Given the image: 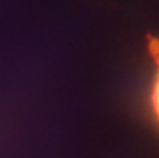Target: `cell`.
<instances>
[{
    "mask_svg": "<svg viewBox=\"0 0 159 158\" xmlns=\"http://www.w3.org/2000/svg\"><path fill=\"white\" fill-rule=\"evenodd\" d=\"M147 52L151 70L145 93V108L149 120L159 133V37H148Z\"/></svg>",
    "mask_w": 159,
    "mask_h": 158,
    "instance_id": "obj_1",
    "label": "cell"
}]
</instances>
